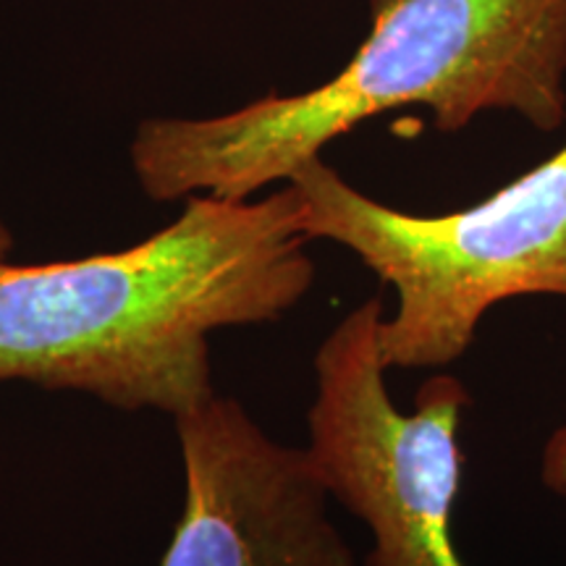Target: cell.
I'll return each mask as SVG.
<instances>
[{"instance_id":"cell-6","label":"cell","mask_w":566,"mask_h":566,"mask_svg":"<svg viewBox=\"0 0 566 566\" xmlns=\"http://www.w3.org/2000/svg\"><path fill=\"white\" fill-rule=\"evenodd\" d=\"M541 483L551 493L566 495V422L546 438L541 451Z\"/></svg>"},{"instance_id":"cell-4","label":"cell","mask_w":566,"mask_h":566,"mask_svg":"<svg viewBox=\"0 0 566 566\" xmlns=\"http://www.w3.org/2000/svg\"><path fill=\"white\" fill-rule=\"evenodd\" d=\"M384 315V296H370L317 346L304 451L331 501L370 533L363 566H467L451 522L464 485L462 424L472 394L438 373L420 386L412 412H401L380 357Z\"/></svg>"},{"instance_id":"cell-3","label":"cell","mask_w":566,"mask_h":566,"mask_svg":"<svg viewBox=\"0 0 566 566\" xmlns=\"http://www.w3.org/2000/svg\"><path fill=\"white\" fill-rule=\"evenodd\" d=\"M286 184L310 242L344 247L394 292L378 331L388 370L459 363L509 300H566V142L483 202L436 216L373 200L323 155Z\"/></svg>"},{"instance_id":"cell-1","label":"cell","mask_w":566,"mask_h":566,"mask_svg":"<svg viewBox=\"0 0 566 566\" xmlns=\"http://www.w3.org/2000/svg\"><path fill=\"white\" fill-rule=\"evenodd\" d=\"M292 184L252 200L189 197L118 252L0 263V384L92 396L171 420L216 394L210 336L281 321L315 260Z\"/></svg>"},{"instance_id":"cell-7","label":"cell","mask_w":566,"mask_h":566,"mask_svg":"<svg viewBox=\"0 0 566 566\" xmlns=\"http://www.w3.org/2000/svg\"><path fill=\"white\" fill-rule=\"evenodd\" d=\"M11 250H13V233L9 229V223L0 218V263H6V260H9Z\"/></svg>"},{"instance_id":"cell-2","label":"cell","mask_w":566,"mask_h":566,"mask_svg":"<svg viewBox=\"0 0 566 566\" xmlns=\"http://www.w3.org/2000/svg\"><path fill=\"white\" fill-rule=\"evenodd\" d=\"M370 32L328 82L208 118H147L129 160L155 202L252 200L375 116L424 108L438 132L514 113L566 124V0H370Z\"/></svg>"},{"instance_id":"cell-5","label":"cell","mask_w":566,"mask_h":566,"mask_svg":"<svg viewBox=\"0 0 566 566\" xmlns=\"http://www.w3.org/2000/svg\"><path fill=\"white\" fill-rule=\"evenodd\" d=\"M174 424L184 504L160 566H357L304 446L218 391Z\"/></svg>"}]
</instances>
